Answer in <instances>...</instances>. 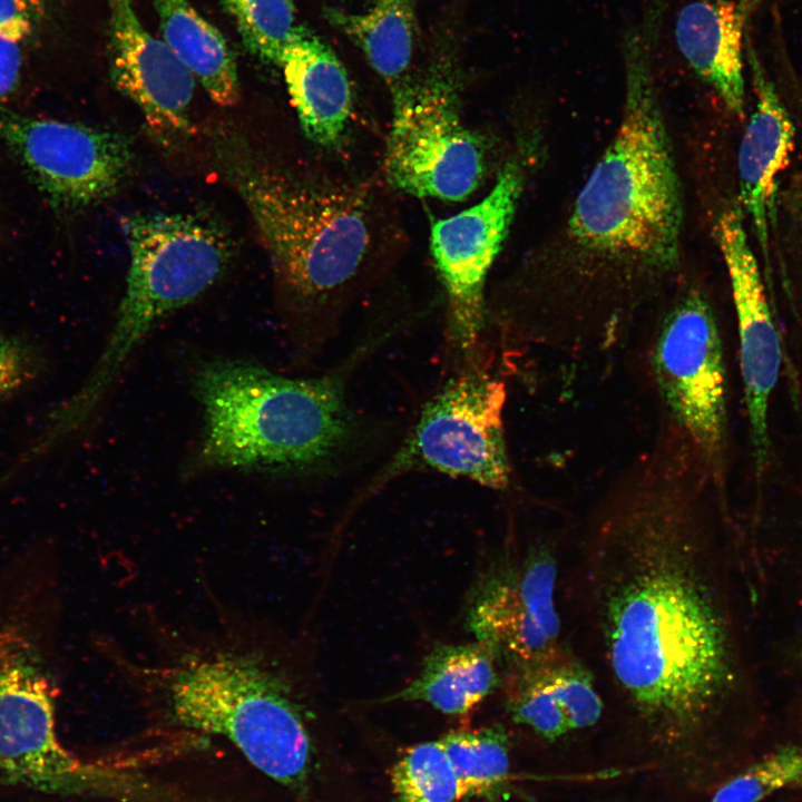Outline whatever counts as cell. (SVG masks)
<instances>
[{
    "label": "cell",
    "mask_w": 802,
    "mask_h": 802,
    "mask_svg": "<svg viewBox=\"0 0 802 802\" xmlns=\"http://www.w3.org/2000/svg\"><path fill=\"white\" fill-rule=\"evenodd\" d=\"M716 496L688 439L661 424L594 502L566 556L569 647L606 710L661 745L696 742L744 688Z\"/></svg>",
    "instance_id": "obj_1"
},
{
    "label": "cell",
    "mask_w": 802,
    "mask_h": 802,
    "mask_svg": "<svg viewBox=\"0 0 802 802\" xmlns=\"http://www.w3.org/2000/svg\"><path fill=\"white\" fill-rule=\"evenodd\" d=\"M376 341L366 340L343 364L312 378L285 376L241 359L202 362L192 388L204 424L188 472L311 476L335 468L360 432L346 399L348 375Z\"/></svg>",
    "instance_id": "obj_2"
},
{
    "label": "cell",
    "mask_w": 802,
    "mask_h": 802,
    "mask_svg": "<svg viewBox=\"0 0 802 802\" xmlns=\"http://www.w3.org/2000/svg\"><path fill=\"white\" fill-rule=\"evenodd\" d=\"M662 18L648 10L625 36L622 119L575 200L569 228L585 248L667 271L678 257L683 203L652 74Z\"/></svg>",
    "instance_id": "obj_3"
},
{
    "label": "cell",
    "mask_w": 802,
    "mask_h": 802,
    "mask_svg": "<svg viewBox=\"0 0 802 802\" xmlns=\"http://www.w3.org/2000/svg\"><path fill=\"white\" fill-rule=\"evenodd\" d=\"M227 177L248 208L291 310L296 351L323 345L372 245L366 195L356 188L304 183L241 159Z\"/></svg>",
    "instance_id": "obj_4"
},
{
    "label": "cell",
    "mask_w": 802,
    "mask_h": 802,
    "mask_svg": "<svg viewBox=\"0 0 802 802\" xmlns=\"http://www.w3.org/2000/svg\"><path fill=\"white\" fill-rule=\"evenodd\" d=\"M119 224L129 252L125 292L96 363L61 404L65 417L78 427H88L98 414L151 331L206 292L229 260L222 231L192 215L135 213Z\"/></svg>",
    "instance_id": "obj_5"
},
{
    "label": "cell",
    "mask_w": 802,
    "mask_h": 802,
    "mask_svg": "<svg viewBox=\"0 0 802 802\" xmlns=\"http://www.w3.org/2000/svg\"><path fill=\"white\" fill-rule=\"evenodd\" d=\"M177 720L229 740L261 772L305 793L313 746L286 685L250 658L216 654L188 661L169 687Z\"/></svg>",
    "instance_id": "obj_6"
},
{
    "label": "cell",
    "mask_w": 802,
    "mask_h": 802,
    "mask_svg": "<svg viewBox=\"0 0 802 802\" xmlns=\"http://www.w3.org/2000/svg\"><path fill=\"white\" fill-rule=\"evenodd\" d=\"M55 697L33 640L17 626L0 627V774L51 794L145 796L144 782L63 747L56 730Z\"/></svg>",
    "instance_id": "obj_7"
},
{
    "label": "cell",
    "mask_w": 802,
    "mask_h": 802,
    "mask_svg": "<svg viewBox=\"0 0 802 802\" xmlns=\"http://www.w3.org/2000/svg\"><path fill=\"white\" fill-rule=\"evenodd\" d=\"M506 399L502 381L478 365H468L424 403L368 490L410 472H438L506 489L511 473L503 429Z\"/></svg>",
    "instance_id": "obj_8"
},
{
    "label": "cell",
    "mask_w": 802,
    "mask_h": 802,
    "mask_svg": "<svg viewBox=\"0 0 802 802\" xmlns=\"http://www.w3.org/2000/svg\"><path fill=\"white\" fill-rule=\"evenodd\" d=\"M446 62L392 88L384 172L407 194L462 202L481 184L487 157L481 139L463 124L457 78Z\"/></svg>",
    "instance_id": "obj_9"
},
{
    "label": "cell",
    "mask_w": 802,
    "mask_h": 802,
    "mask_svg": "<svg viewBox=\"0 0 802 802\" xmlns=\"http://www.w3.org/2000/svg\"><path fill=\"white\" fill-rule=\"evenodd\" d=\"M649 362L664 419L689 440L722 492L725 365L717 320L701 288L682 291L664 313L654 333Z\"/></svg>",
    "instance_id": "obj_10"
},
{
    "label": "cell",
    "mask_w": 802,
    "mask_h": 802,
    "mask_svg": "<svg viewBox=\"0 0 802 802\" xmlns=\"http://www.w3.org/2000/svg\"><path fill=\"white\" fill-rule=\"evenodd\" d=\"M561 576L547 555L508 544L475 585L466 624L495 652L502 678L549 669L573 657Z\"/></svg>",
    "instance_id": "obj_11"
},
{
    "label": "cell",
    "mask_w": 802,
    "mask_h": 802,
    "mask_svg": "<svg viewBox=\"0 0 802 802\" xmlns=\"http://www.w3.org/2000/svg\"><path fill=\"white\" fill-rule=\"evenodd\" d=\"M0 139L55 207L79 209L116 193L133 164L118 133L0 110Z\"/></svg>",
    "instance_id": "obj_12"
},
{
    "label": "cell",
    "mask_w": 802,
    "mask_h": 802,
    "mask_svg": "<svg viewBox=\"0 0 802 802\" xmlns=\"http://www.w3.org/2000/svg\"><path fill=\"white\" fill-rule=\"evenodd\" d=\"M524 186V172L506 163L488 195L431 225L430 251L447 299V336L471 360L486 322L488 273L511 225ZM472 361V360H471Z\"/></svg>",
    "instance_id": "obj_13"
},
{
    "label": "cell",
    "mask_w": 802,
    "mask_h": 802,
    "mask_svg": "<svg viewBox=\"0 0 802 802\" xmlns=\"http://www.w3.org/2000/svg\"><path fill=\"white\" fill-rule=\"evenodd\" d=\"M714 236L731 281L750 441L760 475L769 459L767 412L781 366L780 338L737 202L716 217Z\"/></svg>",
    "instance_id": "obj_14"
},
{
    "label": "cell",
    "mask_w": 802,
    "mask_h": 802,
    "mask_svg": "<svg viewBox=\"0 0 802 802\" xmlns=\"http://www.w3.org/2000/svg\"><path fill=\"white\" fill-rule=\"evenodd\" d=\"M109 71L116 88L141 111L155 134H188L196 79L140 21L133 0H106Z\"/></svg>",
    "instance_id": "obj_15"
},
{
    "label": "cell",
    "mask_w": 802,
    "mask_h": 802,
    "mask_svg": "<svg viewBox=\"0 0 802 802\" xmlns=\"http://www.w3.org/2000/svg\"><path fill=\"white\" fill-rule=\"evenodd\" d=\"M745 51L755 106L739 148L737 204L751 222L769 272L780 177L790 162L795 130L790 114L747 38Z\"/></svg>",
    "instance_id": "obj_16"
},
{
    "label": "cell",
    "mask_w": 802,
    "mask_h": 802,
    "mask_svg": "<svg viewBox=\"0 0 802 802\" xmlns=\"http://www.w3.org/2000/svg\"><path fill=\"white\" fill-rule=\"evenodd\" d=\"M751 1L691 0L674 25L681 55L740 120L745 117L744 48Z\"/></svg>",
    "instance_id": "obj_17"
},
{
    "label": "cell",
    "mask_w": 802,
    "mask_h": 802,
    "mask_svg": "<svg viewBox=\"0 0 802 802\" xmlns=\"http://www.w3.org/2000/svg\"><path fill=\"white\" fill-rule=\"evenodd\" d=\"M277 67L306 137L325 148L338 147L348 130L353 96L348 72L335 52L300 26Z\"/></svg>",
    "instance_id": "obj_18"
},
{
    "label": "cell",
    "mask_w": 802,
    "mask_h": 802,
    "mask_svg": "<svg viewBox=\"0 0 802 802\" xmlns=\"http://www.w3.org/2000/svg\"><path fill=\"white\" fill-rule=\"evenodd\" d=\"M501 685L497 656L487 644H436L418 677L381 702L419 701L444 714L463 715Z\"/></svg>",
    "instance_id": "obj_19"
},
{
    "label": "cell",
    "mask_w": 802,
    "mask_h": 802,
    "mask_svg": "<svg viewBox=\"0 0 802 802\" xmlns=\"http://www.w3.org/2000/svg\"><path fill=\"white\" fill-rule=\"evenodd\" d=\"M162 40L192 72L214 102L223 107L239 100L234 55L221 31L188 0H151Z\"/></svg>",
    "instance_id": "obj_20"
},
{
    "label": "cell",
    "mask_w": 802,
    "mask_h": 802,
    "mask_svg": "<svg viewBox=\"0 0 802 802\" xmlns=\"http://www.w3.org/2000/svg\"><path fill=\"white\" fill-rule=\"evenodd\" d=\"M326 17L360 48L391 89L409 78L415 39L414 0H374L364 12L329 9Z\"/></svg>",
    "instance_id": "obj_21"
},
{
    "label": "cell",
    "mask_w": 802,
    "mask_h": 802,
    "mask_svg": "<svg viewBox=\"0 0 802 802\" xmlns=\"http://www.w3.org/2000/svg\"><path fill=\"white\" fill-rule=\"evenodd\" d=\"M466 798L492 799L510 775V735L502 724L453 731L440 739Z\"/></svg>",
    "instance_id": "obj_22"
},
{
    "label": "cell",
    "mask_w": 802,
    "mask_h": 802,
    "mask_svg": "<svg viewBox=\"0 0 802 802\" xmlns=\"http://www.w3.org/2000/svg\"><path fill=\"white\" fill-rule=\"evenodd\" d=\"M394 802H459L467 799L440 741L409 747L391 771Z\"/></svg>",
    "instance_id": "obj_23"
},
{
    "label": "cell",
    "mask_w": 802,
    "mask_h": 802,
    "mask_svg": "<svg viewBox=\"0 0 802 802\" xmlns=\"http://www.w3.org/2000/svg\"><path fill=\"white\" fill-rule=\"evenodd\" d=\"M233 20L246 49L277 66L301 25L292 0H217Z\"/></svg>",
    "instance_id": "obj_24"
},
{
    "label": "cell",
    "mask_w": 802,
    "mask_h": 802,
    "mask_svg": "<svg viewBox=\"0 0 802 802\" xmlns=\"http://www.w3.org/2000/svg\"><path fill=\"white\" fill-rule=\"evenodd\" d=\"M546 671L505 677L501 686H506V706L511 720L539 737L555 742L570 730L563 707L547 685Z\"/></svg>",
    "instance_id": "obj_25"
},
{
    "label": "cell",
    "mask_w": 802,
    "mask_h": 802,
    "mask_svg": "<svg viewBox=\"0 0 802 802\" xmlns=\"http://www.w3.org/2000/svg\"><path fill=\"white\" fill-rule=\"evenodd\" d=\"M547 685L559 702L571 731L599 723L606 705L591 672L574 655L545 672Z\"/></svg>",
    "instance_id": "obj_26"
},
{
    "label": "cell",
    "mask_w": 802,
    "mask_h": 802,
    "mask_svg": "<svg viewBox=\"0 0 802 802\" xmlns=\"http://www.w3.org/2000/svg\"><path fill=\"white\" fill-rule=\"evenodd\" d=\"M802 782V745L784 746L723 784L711 802H760L781 788Z\"/></svg>",
    "instance_id": "obj_27"
},
{
    "label": "cell",
    "mask_w": 802,
    "mask_h": 802,
    "mask_svg": "<svg viewBox=\"0 0 802 802\" xmlns=\"http://www.w3.org/2000/svg\"><path fill=\"white\" fill-rule=\"evenodd\" d=\"M51 365L49 350L41 340L0 330V405L40 382Z\"/></svg>",
    "instance_id": "obj_28"
},
{
    "label": "cell",
    "mask_w": 802,
    "mask_h": 802,
    "mask_svg": "<svg viewBox=\"0 0 802 802\" xmlns=\"http://www.w3.org/2000/svg\"><path fill=\"white\" fill-rule=\"evenodd\" d=\"M772 232L785 268L802 274V170L780 182Z\"/></svg>",
    "instance_id": "obj_29"
},
{
    "label": "cell",
    "mask_w": 802,
    "mask_h": 802,
    "mask_svg": "<svg viewBox=\"0 0 802 802\" xmlns=\"http://www.w3.org/2000/svg\"><path fill=\"white\" fill-rule=\"evenodd\" d=\"M47 0H0V35L23 42L42 26Z\"/></svg>",
    "instance_id": "obj_30"
},
{
    "label": "cell",
    "mask_w": 802,
    "mask_h": 802,
    "mask_svg": "<svg viewBox=\"0 0 802 802\" xmlns=\"http://www.w3.org/2000/svg\"><path fill=\"white\" fill-rule=\"evenodd\" d=\"M21 43L0 35V105L12 98L21 82Z\"/></svg>",
    "instance_id": "obj_31"
},
{
    "label": "cell",
    "mask_w": 802,
    "mask_h": 802,
    "mask_svg": "<svg viewBox=\"0 0 802 802\" xmlns=\"http://www.w3.org/2000/svg\"><path fill=\"white\" fill-rule=\"evenodd\" d=\"M794 659H795L799 668L802 669V643L796 648V654H795Z\"/></svg>",
    "instance_id": "obj_32"
}]
</instances>
